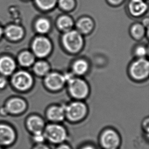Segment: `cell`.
Wrapping results in <instances>:
<instances>
[{"label": "cell", "mask_w": 149, "mask_h": 149, "mask_svg": "<svg viewBox=\"0 0 149 149\" xmlns=\"http://www.w3.org/2000/svg\"><path fill=\"white\" fill-rule=\"evenodd\" d=\"M12 83L17 89L24 91L30 88L33 83L32 77L25 71L16 73L12 79Z\"/></svg>", "instance_id": "cell-8"}, {"label": "cell", "mask_w": 149, "mask_h": 149, "mask_svg": "<svg viewBox=\"0 0 149 149\" xmlns=\"http://www.w3.org/2000/svg\"><path fill=\"white\" fill-rule=\"evenodd\" d=\"M6 80L4 77H0V89L4 88L6 85Z\"/></svg>", "instance_id": "cell-31"}, {"label": "cell", "mask_w": 149, "mask_h": 149, "mask_svg": "<svg viewBox=\"0 0 149 149\" xmlns=\"http://www.w3.org/2000/svg\"><path fill=\"white\" fill-rule=\"evenodd\" d=\"M89 68V65L87 61L80 59L75 61L73 64V72L74 74L81 75L85 74L88 71Z\"/></svg>", "instance_id": "cell-19"}, {"label": "cell", "mask_w": 149, "mask_h": 149, "mask_svg": "<svg viewBox=\"0 0 149 149\" xmlns=\"http://www.w3.org/2000/svg\"><path fill=\"white\" fill-rule=\"evenodd\" d=\"M135 55L139 57V58H144L147 55V50L145 47L143 46H139L137 47L135 50Z\"/></svg>", "instance_id": "cell-26"}, {"label": "cell", "mask_w": 149, "mask_h": 149, "mask_svg": "<svg viewBox=\"0 0 149 149\" xmlns=\"http://www.w3.org/2000/svg\"><path fill=\"white\" fill-rule=\"evenodd\" d=\"M63 45L69 52H79L84 45L82 34L77 30H71L65 32L62 37Z\"/></svg>", "instance_id": "cell-1"}, {"label": "cell", "mask_w": 149, "mask_h": 149, "mask_svg": "<svg viewBox=\"0 0 149 149\" xmlns=\"http://www.w3.org/2000/svg\"><path fill=\"white\" fill-rule=\"evenodd\" d=\"M47 117L50 121L53 122H61L64 119L65 109L64 107L54 106L49 109L47 113Z\"/></svg>", "instance_id": "cell-13"}, {"label": "cell", "mask_w": 149, "mask_h": 149, "mask_svg": "<svg viewBox=\"0 0 149 149\" xmlns=\"http://www.w3.org/2000/svg\"><path fill=\"white\" fill-rule=\"evenodd\" d=\"M22 29L17 26H10L6 29V34L12 40H18L23 36Z\"/></svg>", "instance_id": "cell-18"}, {"label": "cell", "mask_w": 149, "mask_h": 149, "mask_svg": "<svg viewBox=\"0 0 149 149\" xmlns=\"http://www.w3.org/2000/svg\"><path fill=\"white\" fill-rule=\"evenodd\" d=\"M66 83L64 75L58 73L52 72L46 75L45 83L47 87L52 91L61 89Z\"/></svg>", "instance_id": "cell-10"}, {"label": "cell", "mask_w": 149, "mask_h": 149, "mask_svg": "<svg viewBox=\"0 0 149 149\" xmlns=\"http://www.w3.org/2000/svg\"><path fill=\"white\" fill-rule=\"evenodd\" d=\"M130 73L135 79L142 80L147 78L149 73V61L145 58H139L131 65Z\"/></svg>", "instance_id": "cell-6"}, {"label": "cell", "mask_w": 149, "mask_h": 149, "mask_svg": "<svg viewBox=\"0 0 149 149\" xmlns=\"http://www.w3.org/2000/svg\"><path fill=\"white\" fill-rule=\"evenodd\" d=\"M33 141L37 144L43 143L45 140V135L43 132H38V133H34L33 135Z\"/></svg>", "instance_id": "cell-27"}, {"label": "cell", "mask_w": 149, "mask_h": 149, "mask_svg": "<svg viewBox=\"0 0 149 149\" xmlns=\"http://www.w3.org/2000/svg\"><path fill=\"white\" fill-rule=\"evenodd\" d=\"M0 149H2V147H1V146H0Z\"/></svg>", "instance_id": "cell-35"}, {"label": "cell", "mask_w": 149, "mask_h": 149, "mask_svg": "<svg viewBox=\"0 0 149 149\" xmlns=\"http://www.w3.org/2000/svg\"><path fill=\"white\" fill-rule=\"evenodd\" d=\"M33 49L37 56L43 58L48 56L52 49L50 41L46 37H39L33 43Z\"/></svg>", "instance_id": "cell-7"}, {"label": "cell", "mask_w": 149, "mask_h": 149, "mask_svg": "<svg viewBox=\"0 0 149 149\" xmlns=\"http://www.w3.org/2000/svg\"><path fill=\"white\" fill-rule=\"evenodd\" d=\"M43 132L45 139L54 144L63 143L67 138L66 130L62 125L58 124L47 125Z\"/></svg>", "instance_id": "cell-2"}, {"label": "cell", "mask_w": 149, "mask_h": 149, "mask_svg": "<svg viewBox=\"0 0 149 149\" xmlns=\"http://www.w3.org/2000/svg\"><path fill=\"white\" fill-rule=\"evenodd\" d=\"M61 10L65 12H70L76 7L75 0H58V4Z\"/></svg>", "instance_id": "cell-24"}, {"label": "cell", "mask_w": 149, "mask_h": 149, "mask_svg": "<svg viewBox=\"0 0 149 149\" xmlns=\"http://www.w3.org/2000/svg\"><path fill=\"white\" fill-rule=\"evenodd\" d=\"M131 33L135 39H141L145 34V26L142 24L136 23L133 24L131 28Z\"/></svg>", "instance_id": "cell-23"}, {"label": "cell", "mask_w": 149, "mask_h": 149, "mask_svg": "<svg viewBox=\"0 0 149 149\" xmlns=\"http://www.w3.org/2000/svg\"><path fill=\"white\" fill-rule=\"evenodd\" d=\"M109 5L113 6H118L123 3L124 0H107Z\"/></svg>", "instance_id": "cell-28"}, {"label": "cell", "mask_w": 149, "mask_h": 149, "mask_svg": "<svg viewBox=\"0 0 149 149\" xmlns=\"http://www.w3.org/2000/svg\"><path fill=\"white\" fill-rule=\"evenodd\" d=\"M2 29H1V28H0V37H1V35H2Z\"/></svg>", "instance_id": "cell-34"}, {"label": "cell", "mask_w": 149, "mask_h": 149, "mask_svg": "<svg viewBox=\"0 0 149 149\" xmlns=\"http://www.w3.org/2000/svg\"><path fill=\"white\" fill-rule=\"evenodd\" d=\"M56 149H72L67 144L65 143H61L59 144L58 146L56 147Z\"/></svg>", "instance_id": "cell-30"}, {"label": "cell", "mask_w": 149, "mask_h": 149, "mask_svg": "<svg viewBox=\"0 0 149 149\" xmlns=\"http://www.w3.org/2000/svg\"><path fill=\"white\" fill-rule=\"evenodd\" d=\"M33 149H50L47 146L45 145L43 143L36 144Z\"/></svg>", "instance_id": "cell-29"}, {"label": "cell", "mask_w": 149, "mask_h": 149, "mask_svg": "<svg viewBox=\"0 0 149 149\" xmlns=\"http://www.w3.org/2000/svg\"><path fill=\"white\" fill-rule=\"evenodd\" d=\"M100 142L103 149H118L121 143V139L117 132L107 129L102 133Z\"/></svg>", "instance_id": "cell-5"}, {"label": "cell", "mask_w": 149, "mask_h": 149, "mask_svg": "<svg viewBox=\"0 0 149 149\" xmlns=\"http://www.w3.org/2000/svg\"><path fill=\"white\" fill-rule=\"evenodd\" d=\"M50 28L51 23L50 21L45 17L39 18L35 24L36 30L41 34H45L49 32Z\"/></svg>", "instance_id": "cell-20"}, {"label": "cell", "mask_w": 149, "mask_h": 149, "mask_svg": "<svg viewBox=\"0 0 149 149\" xmlns=\"http://www.w3.org/2000/svg\"><path fill=\"white\" fill-rule=\"evenodd\" d=\"M81 149H96L92 145H86L81 148Z\"/></svg>", "instance_id": "cell-32"}, {"label": "cell", "mask_w": 149, "mask_h": 149, "mask_svg": "<svg viewBox=\"0 0 149 149\" xmlns=\"http://www.w3.org/2000/svg\"><path fill=\"white\" fill-rule=\"evenodd\" d=\"M15 139V133L13 129L8 125L0 124V146L12 145Z\"/></svg>", "instance_id": "cell-11"}, {"label": "cell", "mask_w": 149, "mask_h": 149, "mask_svg": "<svg viewBox=\"0 0 149 149\" xmlns=\"http://www.w3.org/2000/svg\"><path fill=\"white\" fill-rule=\"evenodd\" d=\"M65 109L66 116L69 120L73 122L80 121L83 119L87 112L86 105L79 101L71 103Z\"/></svg>", "instance_id": "cell-4"}, {"label": "cell", "mask_w": 149, "mask_h": 149, "mask_svg": "<svg viewBox=\"0 0 149 149\" xmlns=\"http://www.w3.org/2000/svg\"><path fill=\"white\" fill-rule=\"evenodd\" d=\"M34 70L37 74L40 76L46 75L49 73V66L46 62L39 61L35 64Z\"/></svg>", "instance_id": "cell-22"}, {"label": "cell", "mask_w": 149, "mask_h": 149, "mask_svg": "<svg viewBox=\"0 0 149 149\" xmlns=\"http://www.w3.org/2000/svg\"><path fill=\"white\" fill-rule=\"evenodd\" d=\"M127 7L129 14L134 17L143 16L148 9V5L145 0H129Z\"/></svg>", "instance_id": "cell-9"}, {"label": "cell", "mask_w": 149, "mask_h": 149, "mask_svg": "<svg viewBox=\"0 0 149 149\" xmlns=\"http://www.w3.org/2000/svg\"><path fill=\"white\" fill-rule=\"evenodd\" d=\"M39 9L43 11L52 10L58 4V0H35Z\"/></svg>", "instance_id": "cell-21"}, {"label": "cell", "mask_w": 149, "mask_h": 149, "mask_svg": "<svg viewBox=\"0 0 149 149\" xmlns=\"http://www.w3.org/2000/svg\"><path fill=\"white\" fill-rule=\"evenodd\" d=\"M19 61L20 64L22 66H30L34 63V57L30 52H25L19 56Z\"/></svg>", "instance_id": "cell-25"}, {"label": "cell", "mask_w": 149, "mask_h": 149, "mask_svg": "<svg viewBox=\"0 0 149 149\" xmlns=\"http://www.w3.org/2000/svg\"><path fill=\"white\" fill-rule=\"evenodd\" d=\"M26 104L24 101L20 99H13L9 101L7 105L8 111L13 113H18L24 111Z\"/></svg>", "instance_id": "cell-17"}, {"label": "cell", "mask_w": 149, "mask_h": 149, "mask_svg": "<svg viewBox=\"0 0 149 149\" xmlns=\"http://www.w3.org/2000/svg\"><path fill=\"white\" fill-rule=\"evenodd\" d=\"M27 126L33 134L42 132L45 129V122L40 117L32 116L29 119Z\"/></svg>", "instance_id": "cell-14"}, {"label": "cell", "mask_w": 149, "mask_h": 149, "mask_svg": "<svg viewBox=\"0 0 149 149\" xmlns=\"http://www.w3.org/2000/svg\"><path fill=\"white\" fill-rule=\"evenodd\" d=\"M149 22L148 18H145V19H143L142 24H143V26H148V24H149Z\"/></svg>", "instance_id": "cell-33"}, {"label": "cell", "mask_w": 149, "mask_h": 149, "mask_svg": "<svg viewBox=\"0 0 149 149\" xmlns=\"http://www.w3.org/2000/svg\"><path fill=\"white\" fill-rule=\"evenodd\" d=\"M15 63L12 58L5 56L0 59V72L6 75L11 74L15 69Z\"/></svg>", "instance_id": "cell-16"}, {"label": "cell", "mask_w": 149, "mask_h": 149, "mask_svg": "<svg viewBox=\"0 0 149 149\" xmlns=\"http://www.w3.org/2000/svg\"><path fill=\"white\" fill-rule=\"evenodd\" d=\"M77 31L81 34H88L94 27L93 19L88 16H84L79 18L76 24Z\"/></svg>", "instance_id": "cell-12"}, {"label": "cell", "mask_w": 149, "mask_h": 149, "mask_svg": "<svg viewBox=\"0 0 149 149\" xmlns=\"http://www.w3.org/2000/svg\"><path fill=\"white\" fill-rule=\"evenodd\" d=\"M56 25L61 31L66 32L72 30L74 26V21L70 16L62 15L57 19Z\"/></svg>", "instance_id": "cell-15"}, {"label": "cell", "mask_w": 149, "mask_h": 149, "mask_svg": "<svg viewBox=\"0 0 149 149\" xmlns=\"http://www.w3.org/2000/svg\"><path fill=\"white\" fill-rule=\"evenodd\" d=\"M68 83L69 92L75 98L84 99L88 95L89 87L87 83L83 79L74 77Z\"/></svg>", "instance_id": "cell-3"}]
</instances>
